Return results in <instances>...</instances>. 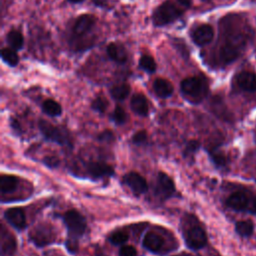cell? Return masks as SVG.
Here are the masks:
<instances>
[{"label":"cell","instance_id":"44dd1931","mask_svg":"<svg viewBox=\"0 0 256 256\" xmlns=\"http://www.w3.org/2000/svg\"><path fill=\"white\" fill-rule=\"evenodd\" d=\"M18 178L12 175H2L0 178V189L2 193L13 192L18 185Z\"/></svg>","mask_w":256,"mask_h":256},{"label":"cell","instance_id":"ac0fdd59","mask_svg":"<svg viewBox=\"0 0 256 256\" xmlns=\"http://www.w3.org/2000/svg\"><path fill=\"white\" fill-rule=\"evenodd\" d=\"M130 105L132 110L136 114L140 116H146L148 114V102L144 95L140 93L133 95V97L131 98Z\"/></svg>","mask_w":256,"mask_h":256},{"label":"cell","instance_id":"6da1fadb","mask_svg":"<svg viewBox=\"0 0 256 256\" xmlns=\"http://www.w3.org/2000/svg\"><path fill=\"white\" fill-rule=\"evenodd\" d=\"M246 44V37L243 33L229 34L223 45L219 49L220 61L224 64H229L235 61L242 53Z\"/></svg>","mask_w":256,"mask_h":256},{"label":"cell","instance_id":"8992f818","mask_svg":"<svg viewBox=\"0 0 256 256\" xmlns=\"http://www.w3.org/2000/svg\"><path fill=\"white\" fill-rule=\"evenodd\" d=\"M39 129L44 137L50 141H54L60 145H67L70 142L68 135L63 130L45 120L39 121Z\"/></svg>","mask_w":256,"mask_h":256},{"label":"cell","instance_id":"3957f363","mask_svg":"<svg viewBox=\"0 0 256 256\" xmlns=\"http://www.w3.org/2000/svg\"><path fill=\"white\" fill-rule=\"evenodd\" d=\"M183 13V10L178 8L173 2L165 1L152 14V21L155 26H164L178 19Z\"/></svg>","mask_w":256,"mask_h":256},{"label":"cell","instance_id":"9c48e42d","mask_svg":"<svg viewBox=\"0 0 256 256\" xmlns=\"http://www.w3.org/2000/svg\"><path fill=\"white\" fill-rule=\"evenodd\" d=\"M123 180L135 194H142L148 189L146 180L136 172H130L126 174Z\"/></svg>","mask_w":256,"mask_h":256},{"label":"cell","instance_id":"7402d4cb","mask_svg":"<svg viewBox=\"0 0 256 256\" xmlns=\"http://www.w3.org/2000/svg\"><path fill=\"white\" fill-rule=\"evenodd\" d=\"M235 231L242 237H250L254 231V224L250 220L238 221L235 224Z\"/></svg>","mask_w":256,"mask_h":256},{"label":"cell","instance_id":"2e32d148","mask_svg":"<svg viewBox=\"0 0 256 256\" xmlns=\"http://www.w3.org/2000/svg\"><path fill=\"white\" fill-rule=\"evenodd\" d=\"M107 54L113 61L122 64L127 61V52L123 45L118 43H110L107 46Z\"/></svg>","mask_w":256,"mask_h":256},{"label":"cell","instance_id":"83f0119b","mask_svg":"<svg viewBox=\"0 0 256 256\" xmlns=\"http://www.w3.org/2000/svg\"><path fill=\"white\" fill-rule=\"evenodd\" d=\"M211 106L213 108V111L215 114H217L219 117H227V109L225 107V105L222 103L221 99L218 97L213 98L212 102H211Z\"/></svg>","mask_w":256,"mask_h":256},{"label":"cell","instance_id":"8fae6325","mask_svg":"<svg viewBox=\"0 0 256 256\" xmlns=\"http://www.w3.org/2000/svg\"><path fill=\"white\" fill-rule=\"evenodd\" d=\"M7 222L15 229L21 230L26 226V218L21 208H10L4 213Z\"/></svg>","mask_w":256,"mask_h":256},{"label":"cell","instance_id":"f546056e","mask_svg":"<svg viewBox=\"0 0 256 256\" xmlns=\"http://www.w3.org/2000/svg\"><path fill=\"white\" fill-rule=\"evenodd\" d=\"M91 106L95 111L99 113H104L108 107V101L104 97H97L93 100Z\"/></svg>","mask_w":256,"mask_h":256},{"label":"cell","instance_id":"d590c367","mask_svg":"<svg viewBox=\"0 0 256 256\" xmlns=\"http://www.w3.org/2000/svg\"><path fill=\"white\" fill-rule=\"evenodd\" d=\"M98 138L101 141H112L114 139V136H113V133L110 130H106V131H103L98 136Z\"/></svg>","mask_w":256,"mask_h":256},{"label":"cell","instance_id":"f35d334b","mask_svg":"<svg viewBox=\"0 0 256 256\" xmlns=\"http://www.w3.org/2000/svg\"><path fill=\"white\" fill-rule=\"evenodd\" d=\"M45 256H63L59 251H49L45 254Z\"/></svg>","mask_w":256,"mask_h":256},{"label":"cell","instance_id":"f1b7e54d","mask_svg":"<svg viewBox=\"0 0 256 256\" xmlns=\"http://www.w3.org/2000/svg\"><path fill=\"white\" fill-rule=\"evenodd\" d=\"M127 240H128V234L124 231H116L109 236V241L114 245L123 244Z\"/></svg>","mask_w":256,"mask_h":256},{"label":"cell","instance_id":"8d00e7d4","mask_svg":"<svg viewBox=\"0 0 256 256\" xmlns=\"http://www.w3.org/2000/svg\"><path fill=\"white\" fill-rule=\"evenodd\" d=\"M45 163H46L47 165H49V166H56L57 163H58V161H57V159L54 158V157H47V158L45 159Z\"/></svg>","mask_w":256,"mask_h":256},{"label":"cell","instance_id":"30bf717a","mask_svg":"<svg viewBox=\"0 0 256 256\" xmlns=\"http://www.w3.org/2000/svg\"><path fill=\"white\" fill-rule=\"evenodd\" d=\"M213 37H214V30L208 24L200 25L194 30L192 34V39L194 43L197 44L198 46L207 45L212 41Z\"/></svg>","mask_w":256,"mask_h":256},{"label":"cell","instance_id":"d6a6232c","mask_svg":"<svg viewBox=\"0 0 256 256\" xmlns=\"http://www.w3.org/2000/svg\"><path fill=\"white\" fill-rule=\"evenodd\" d=\"M146 141H147V133H146V131H144V130H141V131L136 132V133L133 135V137H132V142H133L134 144L140 145V144L145 143Z\"/></svg>","mask_w":256,"mask_h":256},{"label":"cell","instance_id":"d4e9b609","mask_svg":"<svg viewBox=\"0 0 256 256\" xmlns=\"http://www.w3.org/2000/svg\"><path fill=\"white\" fill-rule=\"evenodd\" d=\"M1 58L6 64L12 67L16 66L19 62V56L13 48H3L1 50Z\"/></svg>","mask_w":256,"mask_h":256},{"label":"cell","instance_id":"ffe728a7","mask_svg":"<svg viewBox=\"0 0 256 256\" xmlns=\"http://www.w3.org/2000/svg\"><path fill=\"white\" fill-rule=\"evenodd\" d=\"M153 90L157 96L161 98H167L173 93L172 84L163 78H158L153 83Z\"/></svg>","mask_w":256,"mask_h":256},{"label":"cell","instance_id":"52a82bcc","mask_svg":"<svg viewBox=\"0 0 256 256\" xmlns=\"http://www.w3.org/2000/svg\"><path fill=\"white\" fill-rule=\"evenodd\" d=\"M184 239L186 245L193 250H198L203 248L207 243V236L205 231L197 225L191 226L185 231Z\"/></svg>","mask_w":256,"mask_h":256},{"label":"cell","instance_id":"9a60e30c","mask_svg":"<svg viewBox=\"0 0 256 256\" xmlns=\"http://www.w3.org/2000/svg\"><path fill=\"white\" fill-rule=\"evenodd\" d=\"M87 170L93 178H102L114 174V170L111 166L100 162H91L88 165Z\"/></svg>","mask_w":256,"mask_h":256},{"label":"cell","instance_id":"ba28073f","mask_svg":"<svg viewBox=\"0 0 256 256\" xmlns=\"http://www.w3.org/2000/svg\"><path fill=\"white\" fill-rule=\"evenodd\" d=\"M30 239L35 245L44 246L54 240V233L48 225H39L30 233Z\"/></svg>","mask_w":256,"mask_h":256},{"label":"cell","instance_id":"ab89813d","mask_svg":"<svg viewBox=\"0 0 256 256\" xmlns=\"http://www.w3.org/2000/svg\"><path fill=\"white\" fill-rule=\"evenodd\" d=\"M69 2H72V3H81L83 2L84 0H68Z\"/></svg>","mask_w":256,"mask_h":256},{"label":"cell","instance_id":"60d3db41","mask_svg":"<svg viewBox=\"0 0 256 256\" xmlns=\"http://www.w3.org/2000/svg\"><path fill=\"white\" fill-rule=\"evenodd\" d=\"M203 1H208V0H203Z\"/></svg>","mask_w":256,"mask_h":256},{"label":"cell","instance_id":"7a4b0ae2","mask_svg":"<svg viewBox=\"0 0 256 256\" xmlns=\"http://www.w3.org/2000/svg\"><path fill=\"white\" fill-rule=\"evenodd\" d=\"M226 204L232 210L256 214V195L249 191H236L226 200Z\"/></svg>","mask_w":256,"mask_h":256},{"label":"cell","instance_id":"e575fe53","mask_svg":"<svg viewBox=\"0 0 256 256\" xmlns=\"http://www.w3.org/2000/svg\"><path fill=\"white\" fill-rule=\"evenodd\" d=\"M199 146H200V144H199L198 141H196V140H191V141L186 145V148H185V155L194 153L195 151L198 150Z\"/></svg>","mask_w":256,"mask_h":256},{"label":"cell","instance_id":"484cf974","mask_svg":"<svg viewBox=\"0 0 256 256\" xmlns=\"http://www.w3.org/2000/svg\"><path fill=\"white\" fill-rule=\"evenodd\" d=\"M111 96L116 100H124L130 93V86L128 84H120L114 86L111 91Z\"/></svg>","mask_w":256,"mask_h":256},{"label":"cell","instance_id":"836d02e7","mask_svg":"<svg viewBox=\"0 0 256 256\" xmlns=\"http://www.w3.org/2000/svg\"><path fill=\"white\" fill-rule=\"evenodd\" d=\"M137 251L131 245H124L119 250V256H136Z\"/></svg>","mask_w":256,"mask_h":256},{"label":"cell","instance_id":"74e56055","mask_svg":"<svg viewBox=\"0 0 256 256\" xmlns=\"http://www.w3.org/2000/svg\"><path fill=\"white\" fill-rule=\"evenodd\" d=\"M177 2L183 7V8H189L191 6L192 0H177Z\"/></svg>","mask_w":256,"mask_h":256},{"label":"cell","instance_id":"7c38bea8","mask_svg":"<svg viewBox=\"0 0 256 256\" xmlns=\"http://www.w3.org/2000/svg\"><path fill=\"white\" fill-rule=\"evenodd\" d=\"M96 18L91 14H83L78 17L73 27V32L77 36H82L88 33L95 25Z\"/></svg>","mask_w":256,"mask_h":256},{"label":"cell","instance_id":"e0dca14e","mask_svg":"<svg viewBox=\"0 0 256 256\" xmlns=\"http://www.w3.org/2000/svg\"><path fill=\"white\" fill-rule=\"evenodd\" d=\"M163 244H164L163 238L156 233L149 232V233H146L144 236L143 246L151 252H154V253L158 252L162 248Z\"/></svg>","mask_w":256,"mask_h":256},{"label":"cell","instance_id":"4fadbf2b","mask_svg":"<svg viewBox=\"0 0 256 256\" xmlns=\"http://www.w3.org/2000/svg\"><path fill=\"white\" fill-rule=\"evenodd\" d=\"M236 83L244 91H256V74L250 71H242L236 76Z\"/></svg>","mask_w":256,"mask_h":256},{"label":"cell","instance_id":"603a6c76","mask_svg":"<svg viewBox=\"0 0 256 256\" xmlns=\"http://www.w3.org/2000/svg\"><path fill=\"white\" fill-rule=\"evenodd\" d=\"M42 110L49 116H59L62 112L60 104L52 99H47L43 102Z\"/></svg>","mask_w":256,"mask_h":256},{"label":"cell","instance_id":"4dcf8cb0","mask_svg":"<svg viewBox=\"0 0 256 256\" xmlns=\"http://www.w3.org/2000/svg\"><path fill=\"white\" fill-rule=\"evenodd\" d=\"M112 119H113V121L116 124H123L126 121V119H127L126 112L124 111V109L122 107L117 106L114 109V112H113V115H112Z\"/></svg>","mask_w":256,"mask_h":256},{"label":"cell","instance_id":"1f68e13d","mask_svg":"<svg viewBox=\"0 0 256 256\" xmlns=\"http://www.w3.org/2000/svg\"><path fill=\"white\" fill-rule=\"evenodd\" d=\"M211 159L212 161L214 162V164L218 167H224L227 163V160H226V157L223 153L221 152H217V151H213L211 152Z\"/></svg>","mask_w":256,"mask_h":256},{"label":"cell","instance_id":"5b68a950","mask_svg":"<svg viewBox=\"0 0 256 256\" xmlns=\"http://www.w3.org/2000/svg\"><path fill=\"white\" fill-rule=\"evenodd\" d=\"M64 223L68 228V231L70 235L79 237L81 236L85 230H86V220L82 216L81 213H79L77 210L72 209L68 210L64 214Z\"/></svg>","mask_w":256,"mask_h":256},{"label":"cell","instance_id":"5bb4252c","mask_svg":"<svg viewBox=\"0 0 256 256\" xmlns=\"http://www.w3.org/2000/svg\"><path fill=\"white\" fill-rule=\"evenodd\" d=\"M175 191L172 179L163 172H159L157 177V192L160 196L169 197Z\"/></svg>","mask_w":256,"mask_h":256},{"label":"cell","instance_id":"4316f807","mask_svg":"<svg viewBox=\"0 0 256 256\" xmlns=\"http://www.w3.org/2000/svg\"><path fill=\"white\" fill-rule=\"evenodd\" d=\"M140 67L148 73H154L156 70V63L150 55H142L139 60Z\"/></svg>","mask_w":256,"mask_h":256},{"label":"cell","instance_id":"cb8c5ba5","mask_svg":"<svg viewBox=\"0 0 256 256\" xmlns=\"http://www.w3.org/2000/svg\"><path fill=\"white\" fill-rule=\"evenodd\" d=\"M7 42L14 50H20L23 46L24 39L19 31L12 30L7 34Z\"/></svg>","mask_w":256,"mask_h":256},{"label":"cell","instance_id":"d6986e66","mask_svg":"<svg viewBox=\"0 0 256 256\" xmlns=\"http://www.w3.org/2000/svg\"><path fill=\"white\" fill-rule=\"evenodd\" d=\"M16 250V241L14 237L6 233L5 230L2 228L1 232V254L2 256H10Z\"/></svg>","mask_w":256,"mask_h":256},{"label":"cell","instance_id":"277c9868","mask_svg":"<svg viewBox=\"0 0 256 256\" xmlns=\"http://www.w3.org/2000/svg\"><path fill=\"white\" fill-rule=\"evenodd\" d=\"M182 92L194 100H202L208 92V84L206 80L199 76L188 77L181 82Z\"/></svg>","mask_w":256,"mask_h":256}]
</instances>
